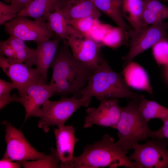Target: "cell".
Wrapping results in <instances>:
<instances>
[{"instance_id": "obj_1", "label": "cell", "mask_w": 168, "mask_h": 168, "mask_svg": "<svg viewBox=\"0 0 168 168\" xmlns=\"http://www.w3.org/2000/svg\"><path fill=\"white\" fill-rule=\"evenodd\" d=\"M52 75L49 84L54 95L76 97L85 86L93 71L74 56L67 40H62L50 65Z\"/></svg>"}, {"instance_id": "obj_2", "label": "cell", "mask_w": 168, "mask_h": 168, "mask_svg": "<svg viewBox=\"0 0 168 168\" xmlns=\"http://www.w3.org/2000/svg\"><path fill=\"white\" fill-rule=\"evenodd\" d=\"M127 153L117 146L112 137L106 134L100 140L87 145L81 154L74 156L61 168H138L126 155Z\"/></svg>"}, {"instance_id": "obj_3", "label": "cell", "mask_w": 168, "mask_h": 168, "mask_svg": "<svg viewBox=\"0 0 168 168\" xmlns=\"http://www.w3.org/2000/svg\"><path fill=\"white\" fill-rule=\"evenodd\" d=\"M142 95L132 91L122 74L111 68L101 53L99 66L93 71L85 86L75 97L125 98L139 101Z\"/></svg>"}, {"instance_id": "obj_4", "label": "cell", "mask_w": 168, "mask_h": 168, "mask_svg": "<svg viewBox=\"0 0 168 168\" xmlns=\"http://www.w3.org/2000/svg\"><path fill=\"white\" fill-rule=\"evenodd\" d=\"M139 101L133 100L125 107H121V114L116 129L119 139L117 146L127 152L133 149L139 141L151 138L152 131L148 122L140 112Z\"/></svg>"}, {"instance_id": "obj_5", "label": "cell", "mask_w": 168, "mask_h": 168, "mask_svg": "<svg viewBox=\"0 0 168 168\" xmlns=\"http://www.w3.org/2000/svg\"><path fill=\"white\" fill-rule=\"evenodd\" d=\"M91 99L62 97L58 101L46 100L34 116L40 118L38 127L47 133L50 126H62L71 116L82 106H88Z\"/></svg>"}, {"instance_id": "obj_6", "label": "cell", "mask_w": 168, "mask_h": 168, "mask_svg": "<svg viewBox=\"0 0 168 168\" xmlns=\"http://www.w3.org/2000/svg\"><path fill=\"white\" fill-rule=\"evenodd\" d=\"M130 49L122 59L124 63L132 61L160 40L168 39V23L163 21L145 28L131 29L127 31Z\"/></svg>"}, {"instance_id": "obj_7", "label": "cell", "mask_w": 168, "mask_h": 168, "mask_svg": "<svg viewBox=\"0 0 168 168\" xmlns=\"http://www.w3.org/2000/svg\"><path fill=\"white\" fill-rule=\"evenodd\" d=\"M168 139L152 138L134 147L129 158L138 168H168Z\"/></svg>"}, {"instance_id": "obj_8", "label": "cell", "mask_w": 168, "mask_h": 168, "mask_svg": "<svg viewBox=\"0 0 168 168\" xmlns=\"http://www.w3.org/2000/svg\"><path fill=\"white\" fill-rule=\"evenodd\" d=\"M5 127L6 151L2 159L19 162L38 160L46 155L38 151L28 141L21 131L4 120Z\"/></svg>"}, {"instance_id": "obj_9", "label": "cell", "mask_w": 168, "mask_h": 168, "mask_svg": "<svg viewBox=\"0 0 168 168\" xmlns=\"http://www.w3.org/2000/svg\"><path fill=\"white\" fill-rule=\"evenodd\" d=\"M5 31L24 41L35 42L58 37L49 29L46 21H33L19 15L5 23Z\"/></svg>"}, {"instance_id": "obj_10", "label": "cell", "mask_w": 168, "mask_h": 168, "mask_svg": "<svg viewBox=\"0 0 168 168\" xmlns=\"http://www.w3.org/2000/svg\"><path fill=\"white\" fill-rule=\"evenodd\" d=\"M100 101L96 108L89 107L86 110L83 127L91 128L94 125L116 129L121 114V107L117 99L97 98Z\"/></svg>"}, {"instance_id": "obj_11", "label": "cell", "mask_w": 168, "mask_h": 168, "mask_svg": "<svg viewBox=\"0 0 168 168\" xmlns=\"http://www.w3.org/2000/svg\"><path fill=\"white\" fill-rule=\"evenodd\" d=\"M54 93L53 86L47 84L43 80L31 83L19 93V103L26 111L25 121L28 118L34 116L43 104Z\"/></svg>"}, {"instance_id": "obj_12", "label": "cell", "mask_w": 168, "mask_h": 168, "mask_svg": "<svg viewBox=\"0 0 168 168\" xmlns=\"http://www.w3.org/2000/svg\"><path fill=\"white\" fill-rule=\"evenodd\" d=\"M72 54L93 71L99 66L102 44L89 37L71 36L67 40Z\"/></svg>"}, {"instance_id": "obj_13", "label": "cell", "mask_w": 168, "mask_h": 168, "mask_svg": "<svg viewBox=\"0 0 168 168\" xmlns=\"http://www.w3.org/2000/svg\"><path fill=\"white\" fill-rule=\"evenodd\" d=\"M0 67L15 85L19 93L31 83L43 80L36 68H33L28 67L23 63L10 59L1 55L0 56Z\"/></svg>"}, {"instance_id": "obj_14", "label": "cell", "mask_w": 168, "mask_h": 168, "mask_svg": "<svg viewBox=\"0 0 168 168\" xmlns=\"http://www.w3.org/2000/svg\"><path fill=\"white\" fill-rule=\"evenodd\" d=\"M62 39L58 37L54 39L36 41L37 47L31 58L24 63L28 67L33 65L41 75L47 84V74L54 59L58 45Z\"/></svg>"}, {"instance_id": "obj_15", "label": "cell", "mask_w": 168, "mask_h": 168, "mask_svg": "<svg viewBox=\"0 0 168 168\" xmlns=\"http://www.w3.org/2000/svg\"><path fill=\"white\" fill-rule=\"evenodd\" d=\"M75 130L71 125H64L54 128L56 150L61 161L59 168L73 158L74 148L78 139L75 136Z\"/></svg>"}, {"instance_id": "obj_16", "label": "cell", "mask_w": 168, "mask_h": 168, "mask_svg": "<svg viewBox=\"0 0 168 168\" xmlns=\"http://www.w3.org/2000/svg\"><path fill=\"white\" fill-rule=\"evenodd\" d=\"M122 74L130 88L146 91L153 95V90L148 75L145 69L138 63L131 61L124 63Z\"/></svg>"}, {"instance_id": "obj_17", "label": "cell", "mask_w": 168, "mask_h": 168, "mask_svg": "<svg viewBox=\"0 0 168 168\" xmlns=\"http://www.w3.org/2000/svg\"><path fill=\"white\" fill-rule=\"evenodd\" d=\"M64 0H34L18 13L17 15L29 17L39 21H46L48 15L62 8Z\"/></svg>"}, {"instance_id": "obj_18", "label": "cell", "mask_w": 168, "mask_h": 168, "mask_svg": "<svg viewBox=\"0 0 168 168\" xmlns=\"http://www.w3.org/2000/svg\"><path fill=\"white\" fill-rule=\"evenodd\" d=\"M69 21L61 8L50 13L48 16L46 23L49 29L62 40H67L71 36H83L74 29Z\"/></svg>"}, {"instance_id": "obj_19", "label": "cell", "mask_w": 168, "mask_h": 168, "mask_svg": "<svg viewBox=\"0 0 168 168\" xmlns=\"http://www.w3.org/2000/svg\"><path fill=\"white\" fill-rule=\"evenodd\" d=\"M62 8L69 20L89 16L99 19L101 15L91 0H64Z\"/></svg>"}, {"instance_id": "obj_20", "label": "cell", "mask_w": 168, "mask_h": 168, "mask_svg": "<svg viewBox=\"0 0 168 168\" xmlns=\"http://www.w3.org/2000/svg\"><path fill=\"white\" fill-rule=\"evenodd\" d=\"M119 1L122 15L133 29H140L148 27L142 19L144 9L142 0H120Z\"/></svg>"}, {"instance_id": "obj_21", "label": "cell", "mask_w": 168, "mask_h": 168, "mask_svg": "<svg viewBox=\"0 0 168 168\" xmlns=\"http://www.w3.org/2000/svg\"><path fill=\"white\" fill-rule=\"evenodd\" d=\"M96 8L125 30L131 29L121 12L120 0H91Z\"/></svg>"}, {"instance_id": "obj_22", "label": "cell", "mask_w": 168, "mask_h": 168, "mask_svg": "<svg viewBox=\"0 0 168 168\" xmlns=\"http://www.w3.org/2000/svg\"><path fill=\"white\" fill-rule=\"evenodd\" d=\"M138 107L142 116L148 122L153 119H159L162 122L168 120V108L146 99L143 95L140 99Z\"/></svg>"}, {"instance_id": "obj_23", "label": "cell", "mask_w": 168, "mask_h": 168, "mask_svg": "<svg viewBox=\"0 0 168 168\" xmlns=\"http://www.w3.org/2000/svg\"><path fill=\"white\" fill-rule=\"evenodd\" d=\"M128 39L127 31L118 26L114 27L111 26L103 39L101 44L103 46L115 49L125 44Z\"/></svg>"}, {"instance_id": "obj_24", "label": "cell", "mask_w": 168, "mask_h": 168, "mask_svg": "<svg viewBox=\"0 0 168 168\" xmlns=\"http://www.w3.org/2000/svg\"><path fill=\"white\" fill-rule=\"evenodd\" d=\"M49 155L39 160L32 161L20 162L21 166L25 168H59L61 163L56 149L53 147Z\"/></svg>"}, {"instance_id": "obj_25", "label": "cell", "mask_w": 168, "mask_h": 168, "mask_svg": "<svg viewBox=\"0 0 168 168\" xmlns=\"http://www.w3.org/2000/svg\"><path fill=\"white\" fill-rule=\"evenodd\" d=\"M15 51L16 62L24 63L32 55L35 49L26 44L24 41L14 36H11L6 40Z\"/></svg>"}, {"instance_id": "obj_26", "label": "cell", "mask_w": 168, "mask_h": 168, "mask_svg": "<svg viewBox=\"0 0 168 168\" xmlns=\"http://www.w3.org/2000/svg\"><path fill=\"white\" fill-rule=\"evenodd\" d=\"M16 86L13 82L6 81L0 79V109L12 102L19 103L20 97L16 94L12 96L10 93Z\"/></svg>"}, {"instance_id": "obj_27", "label": "cell", "mask_w": 168, "mask_h": 168, "mask_svg": "<svg viewBox=\"0 0 168 168\" xmlns=\"http://www.w3.org/2000/svg\"><path fill=\"white\" fill-rule=\"evenodd\" d=\"M99 21L98 18L89 16L70 20L72 26L83 36L88 37L94 26Z\"/></svg>"}, {"instance_id": "obj_28", "label": "cell", "mask_w": 168, "mask_h": 168, "mask_svg": "<svg viewBox=\"0 0 168 168\" xmlns=\"http://www.w3.org/2000/svg\"><path fill=\"white\" fill-rule=\"evenodd\" d=\"M153 58L159 66L168 65V39H162L152 47Z\"/></svg>"}, {"instance_id": "obj_29", "label": "cell", "mask_w": 168, "mask_h": 168, "mask_svg": "<svg viewBox=\"0 0 168 168\" xmlns=\"http://www.w3.org/2000/svg\"><path fill=\"white\" fill-rule=\"evenodd\" d=\"M144 8L161 16L164 20L168 19V7L161 3L160 0H142Z\"/></svg>"}, {"instance_id": "obj_30", "label": "cell", "mask_w": 168, "mask_h": 168, "mask_svg": "<svg viewBox=\"0 0 168 168\" xmlns=\"http://www.w3.org/2000/svg\"><path fill=\"white\" fill-rule=\"evenodd\" d=\"M111 26L109 24L102 23L99 21L92 29L88 37L102 44V41Z\"/></svg>"}, {"instance_id": "obj_31", "label": "cell", "mask_w": 168, "mask_h": 168, "mask_svg": "<svg viewBox=\"0 0 168 168\" xmlns=\"http://www.w3.org/2000/svg\"><path fill=\"white\" fill-rule=\"evenodd\" d=\"M18 13L11 4L0 2V25H2L17 16Z\"/></svg>"}, {"instance_id": "obj_32", "label": "cell", "mask_w": 168, "mask_h": 168, "mask_svg": "<svg viewBox=\"0 0 168 168\" xmlns=\"http://www.w3.org/2000/svg\"><path fill=\"white\" fill-rule=\"evenodd\" d=\"M0 55L16 61L15 53L12 47L6 40L0 41Z\"/></svg>"}, {"instance_id": "obj_33", "label": "cell", "mask_w": 168, "mask_h": 168, "mask_svg": "<svg viewBox=\"0 0 168 168\" xmlns=\"http://www.w3.org/2000/svg\"><path fill=\"white\" fill-rule=\"evenodd\" d=\"M163 122V125L159 129L156 131H152L151 138L158 139H168V120Z\"/></svg>"}, {"instance_id": "obj_34", "label": "cell", "mask_w": 168, "mask_h": 168, "mask_svg": "<svg viewBox=\"0 0 168 168\" xmlns=\"http://www.w3.org/2000/svg\"><path fill=\"white\" fill-rule=\"evenodd\" d=\"M11 5L18 13L34 0H11Z\"/></svg>"}, {"instance_id": "obj_35", "label": "cell", "mask_w": 168, "mask_h": 168, "mask_svg": "<svg viewBox=\"0 0 168 168\" xmlns=\"http://www.w3.org/2000/svg\"><path fill=\"white\" fill-rule=\"evenodd\" d=\"M21 166L19 161L13 162L12 161L2 159L0 161V168H20Z\"/></svg>"}, {"instance_id": "obj_36", "label": "cell", "mask_w": 168, "mask_h": 168, "mask_svg": "<svg viewBox=\"0 0 168 168\" xmlns=\"http://www.w3.org/2000/svg\"><path fill=\"white\" fill-rule=\"evenodd\" d=\"M163 74L164 77L168 83V65L164 66Z\"/></svg>"}, {"instance_id": "obj_37", "label": "cell", "mask_w": 168, "mask_h": 168, "mask_svg": "<svg viewBox=\"0 0 168 168\" xmlns=\"http://www.w3.org/2000/svg\"><path fill=\"white\" fill-rule=\"evenodd\" d=\"M165 1L168 2V0H165Z\"/></svg>"}, {"instance_id": "obj_38", "label": "cell", "mask_w": 168, "mask_h": 168, "mask_svg": "<svg viewBox=\"0 0 168 168\" xmlns=\"http://www.w3.org/2000/svg\"><path fill=\"white\" fill-rule=\"evenodd\" d=\"M162 0V1H165V0Z\"/></svg>"}, {"instance_id": "obj_39", "label": "cell", "mask_w": 168, "mask_h": 168, "mask_svg": "<svg viewBox=\"0 0 168 168\" xmlns=\"http://www.w3.org/2000/svg\"></svg>"}]
</instances>
